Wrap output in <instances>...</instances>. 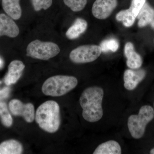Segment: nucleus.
Instances as JSON below:
<instances>
[{"label": "nucleus", "instance_id": "nucleus-1", "mask_svg": "<svg viewBox=\"0 0 154 154\" xmlns=\"http://www.w3.org/2000/svg\"><path fill=\"white\" fill-rule=\"evenodd\" d=\"M104 91L101 87H92L86 89L80 97V105L82 109V116L86 121L95 122L103 116L102 107Z\"/></svg>", "mask_w": 154, "mask_h": 154}, {"label": "nucleus", "instance_id": "nucleus-2", "mask_svg": "<svg viewBox=\"0 0 154 154\" xmlns=\"http://www.w3.org/2000/svg\"><path fill=\"white\" fill-rule=\"evenodd\" d=\"M35 119L42 129L50 133L56 132L60 124L59 105L55 101H46L37 108Z\"/></svg>", "mask_w": 154, "mask_h": 154}, {"label": "nucleus", "instance_id": "nucleus-3", "mask_svg": "<svg viewBox=\"0 0 154 154\" xmlns=\"http://www.w3.org/2000/svg\"><path fill=\"white\" fill-rule=\"evenodd\" d=\"M78 83V80L75 77L63 75L53 76L44 82L42 91L46 96L58 97L74 89Z\"/></svg>", "mask_w": 154, "mask_h": 154}, {"label": "nucleus", "instance_id": "nucleus-4", "mask_svg": "<svg viewBox=\"0 0 154 154\" xmlns=\"http://www.w3.org/2000/svg\"><path fill=\"white\" fill-rule=\"evenodd\" d=\"M154 117V109L149 105L141 107L137 115H131L128 120V127L132 137L135 139L142 137L146 126Z\"/></svg>", "mask_w": 154, "mask_h": 154}, {"label": "nucleus", "instance_id": "nucleus-5", "mask_svg": "<svg viewBox=\"0 0 154 154\" xmlns=\"http://www.w3.org/2000/svg\"><path fill=\"white\" fill-rule=\"evenodd\" d=\"M26 51L28 57L40 60H47L58 55L60 52V48L57 44L54 42L36 39L28 45Z\"/></svg>", "mask_w": 154, "mask_h": 154}, {"label": "nucleus", "instance_id": "nucleus-6", "mask_svg": "<svg viewBox=\"0 0 154 154\" xmlns=\"http://www.w3.org/2000/svg\"><path fill=\"white\" fill-rule=\"evenodd\" d=\"M102 52V49L99 45H81L72 51L70 53L69 58L75 63H88L96 60Z\"/></svg>", "mask_w": 154, "mask_h": 154}, {"label": "nucleus", "instance_id": "nucleus-7", "mask_svg": "<svg viewBox=\"0 0 154 154\" xmlns=\"http://www.w3.org/2000/svg\"><path fill=\"white\" fill-rule=\"evenodd\" d=\"M9 109L15 116H21L26 122L31 123L35 119V109L33 104H24L18 99H13L9 103Z\"/></svg>", "mask_w": 154, "mask_h": 154}, {"label": "nucleus", "instance_id": "nucleus-8", "mask_svg": "<svg viewBox=\"0 0 154 154\" xmlns=\"http://www.w3.org/2000/svg\"><path fill=\"white\" fill-rule=\"evenodd\" d=\"M117 5V0H96L92 7V14L97 19H106L111 15Z\"/></svg>", "mask_w": 154, "mask_h": 154}, {"label": "nucleus", "instance_id": "nucleus-9", "mask_svg": "<svg viewBox=\"0 0 154 154\" xmlns=\"http://www.w3.org/2000/svg\"><path fill=\"white\" fill-rule=\"evenodd\" d=\"M19 29L13 19L5 14H0V36L14 38L18 36Z\"/></svg>", "mask_w": 154, "mask_h": 154}, {"label": "nucleus", "instance_id": "nucleus-10", "mask_svg": "<svg viewBox=\"0 0 154 154\" xmlns=\"http://www.w3.org/2000/svg\"><path fill=\"white\" fill-rule=\"evenodd\" d=\"M146 72L143 69L133 70L127 69L124 74L125 88L128 91H132L136 88L145 76Z\"/></svg>", "mask_w": 154, "mask_h": 154}, {"label": "nucleus", "instance_id": "nucleus-11", "mask_svg": "<svg viewBox=\"0 0 154 154\" xmlns=\"http://www.w3.org/2000/svg\"><path fill=\"white\" fill-rule=\"evenodd\" d=\"M25 65L21 61L14 60L8 66V72L5 78V82L7 85H11L18 82L22 76Z\"/></svg>", "mask_w": 154, "mask_h": 154}, {"label": "nucleus", "instance_id": "nucleus-12", "mask_svg": "<svg viewBox=\"0 0 154 154\" xmlns=\"http://www.w3.org/2000/svg\"><path fill=\"white\" fill-rule=\"evenodd\" d=\"M124 52L127 59V65L128 67L132 69L140 67L143 63L142 59L140 56L136 52L132 43L128 42L125 44Z\"/></svg>", "mask_w": 154, "mask_h": 154}, {"label": "nucleus", "instance_id": "nucleus-13", "mask_svg": "<svg viewBox=\"0 0 154 154\" xmlns=\"http://www.w3.org/2000/svg\"><path fill=\"white\" fill-rule=\"evenodd\" d=\"M3 10L8 16L14 20H18L22 16L20 0H2Z\"/></svg>", "mask_w": 154, "mask_h": 154}, {"label": "nucleus", "instance_id": "nucleus-14", "mask_svg": "<svg viewBox=\"0 0 154 154\" xmlns=\"http://www.w3.org/2000/svg\"><path fill=\"white\" fill-rule=\"evenodd\" d=\"M138 25L140 28L145 27L150 24L154 19V9L148 3L146 2L137 16Z\"/></svg>", "mask_w": 154, "mask_h": 154}, {"label": "nucleus", "instance_id": "nucleus-15", "mask_svg": "<svg viewBox=\"0 0 154 154\" xmlns=\"http://www.w3.org/2000/svg\"><path fill=\"white\" fill-rule=\"evenodd\" d=\"M88 25L87 21L85 19L78 18L67 31L66 33V37L69 39L78 38L86 31Z\"/></svg>", "mask_w": 154, "mask_h": 154}, {"label": "nucleus", "instance_id": "nucleus-16", "mask_svg": "<svg viewBox=\"0 0 154 154\" xmlns=\"http://www.w3.org/2000/svg\"><path fill=\"white\" fill-rule=\"evenodd\" d=\"M122 149L120 145L114 140H109L99 145L94 154H121Z\"/></svg>", "mask_w": 154, "mask_h": 154}, {"label": "nucleus", "instance_id": "nucleus-17", "mask_svg": "<svg viewBox=\"0 0 154 154\" xmlns=\"http://www.w3.org/2000/svg\"><path fill=\"white\" fill-rule=\"evenodd\" d=\"M23 150L22 144L15 140L5 141L0 144V154H20Z\"/></svg>", "mask_w": 154, "mask_h": 154}, {"label": "nucleus", "instance_id": "nucleus-18", "mask_svg": "<svg viewBox=\"0 0 154 154\" xmlns=\"http://www.w3.org/2000/svg\"><path fill=\"white\" fill-rule=\"evenodd\" d=\"M116 18L117 21L122 22L125 27H130L133 25L136 17L128 9L119 11Z\"/></svg>", "mask_w": 154, "mask_h": 154}, {"label": "nucleus", "instance_id": "nucleus-19", "mask_svg": "<svg viewBox=\"0 0 154 154\" xmlns=\"http://www.w3.org/2000/svg\"><path fill=\"white\" fill-rule=\"evenodd\" d=\"M0 118L5 126L9 127L13 124V118L5 102L0 101Z\"/></svg>", "mask_w": 154, "mask_h": 154}, {"label": "nucleus", "instance_id": "nucleus-20", "mask_svg": "<svg viewBox=\"0 0 154 154\" xmlns=\"http://www.w3.org/2000/svg\"><path fill=\"white\" fill-rule=\"evenodd\" d=\"M65 5L73 12H79L85 8L88 0H63Z\"/></svg>", "mask_w": 154, "mask_h": 154}, {"label": "nucleus", "instance_id": "nucleus-21", "mask_svg": "<svg viewBox=\"0 0 154 154\" xmlns=\"http://www.w3.org/2000/svg\"><path fill=\"white\" fill-rule=\"evenodd\" d=\"M100 46L102 49V52H107L109 51L112 52H116L119 47V43L116 39L110 38L102 42Z\"/></svg>", "mask_w": 154, "mask_h": 154}, {"label": "nucleus", "instance_id": "nucleus-22", "mask_svg": "<svg viewBox=\"0 0 154 154\" xmlns=\"http://www.w3.org/2000/svg\"><path fill=\"white\" fill-rule=\"evenodd\" d=\"M34 10L39 11L46 10L52 5L53 0H31Z\"/></svg>", "mask_w": 154, "mask_h": 154}, {"label": "nucleus", "instance_id": "nucleus-23", "mask_svg": "<svg viewBox=\"0 0 154 154\" xmlns=\"http://www.w3.org/2000/svg\"><path fill=\"white\" fill-rule=\"evenodd\" d=\"M146 2V0H132L129 8L131 13L137 17L138 14Z\"/></svg>", "mask_w": 154, "mask_h": 154}, {"label": "nucleus", "instance_id": "nucleus-24", "mask_svg": "<svg viewBox=\"0 0 154 154\" xmlns=\"http://www.w3.org/2000/svg\"><path fill=\"white\" fill-rule=\"evenodd\" d=\"M10 93V88H5L2 90H0V100L7 98Z\"/></svg>", "mask_w": 154, "mask_h": 154}, {"label": "nucleus", "instance_id": "nucleus-25", "mask_svg": "<svg viewBox=\"0 0 154 154\" xmlns=\"http://www.w3.org/2000/svg\"><path fill=\"white\" fill-rule=\"evenodd\" d=\"M3 65H4V62L2 59L0 57V69L2 68L3 66Z\"/></svg>", "mask_w": 154, "mask_h": 154}, {"label": "nucleus", "instance_id": "nucleus-26", "mask_svg": "<svg viewBox=\"0 0 154 154\" xmlns=\"http://www.w3.org/2000/svg\"><path fill=\"white\" fill-rule=\"evenodd\" d=\"M150 25L151 26H152V28L154 29V20L152 21Z\"/></svg>", "mask_w": 154, "mask_h": 154}, {"label": "nucleus", "instance_id": "nucleus-27", "mask_svg": "<svg viewBox=\"0 0 154 154\" xmlns=\"http://www.w3.org/2000/svg\"><path fill=\"white\" fill-rule=\"evenodd\" d=\"M150 154H154V148L152 149L150 151Z\"/></svg>", "mask_w": 154, "mask_h": 154}]
</instances>
